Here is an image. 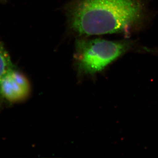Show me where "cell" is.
Segmentation results:
<instances>
[{"label": "cell", "mask_w": 158, "mask_h": 158, "mask_svg": "<svg viewBox=\"0 0 158 158\" xmlns=\"http://www.w3.org/2000/svg\"><path fill=\"white\" fill-rule=\"evenodd\" d=\"M137 0H76L69 18L72 28L81 35L127 32L141 18Z\"/></svg>", "instance_id": "cell-1"}, {"label": "cell", "mask_w": 158, "mask_h": 158, "mask_svg": "<svg viewBox=\"0 0 158 158\" xmlns=\"http://www.w3.org/2000/svg\"><path fill=\"white\" fill-rule=\"evenodd\" d=\"M127 41L102 39L78 40L75 55L78 69L82 73L93 74L102 70L130 48Z\"/></svg>", "instance_id": "cell-2"}, {"label": "cell", "mask_w": 158, "mask_h": 158, "mask_svg": "<svg viewBox=\"0 0 158 158\" xmlns=\"http://www.w3.org/2000/svg\"><path fill=\"white\" fill-rule=\"evenodd\" d=\"M31 92V85L23 74L11 71L2 80L0 85V94L6 99L18 102L27 98Z\"/></svg>", "instance_id": "cell-3"}, {"label": "cell", "mask_w": 158, "mask_h": 158, "mask_svg": "<svg viewBox=\"0 0 158 158\" xmlns=\"http://www.w3.org/2000/svg\"><path fill=\"white\" fill-rule=\"evenodd\" d=\"M13 69L14 66L9 54L0 42V85L3 79Z\"/></svg>", "instance_id": "cell-4"}]
</instances>
